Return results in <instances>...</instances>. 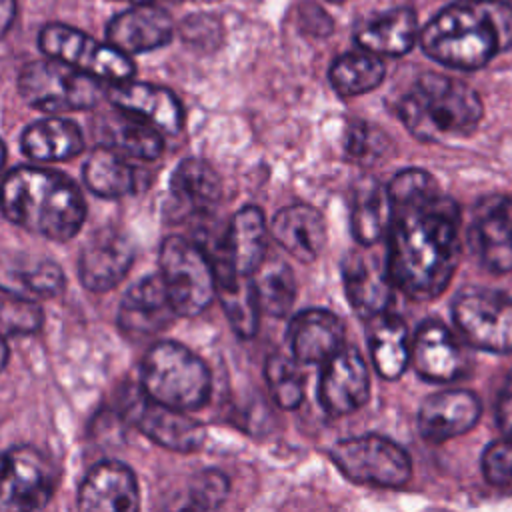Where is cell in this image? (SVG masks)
<instances>
[{"instance_id": "6da1fadb", "label": "cell", "mask_w": 512, "mask_h": 512, "mask_svg": "<svg viewBox=\"0 0 512 512\" xmlns=\"http://www.w3.org/2000/svg\"><path fill=\"white\" fill-rule=\"evenodd\" d=\"M388 194L390 280L412 300H432L446 290L458 266V204L420 168L398 172L388 184Z\"/></svg>"}, {"instance_id": "7a4b0ae2", "label": "cell", "mask_w": 512, "mask_h": 512, "mask_svg": "<svg viewBox=\"0 0 512 512\" xmlns=\"http://www.w3.org/2000/svg\"><path fill=\"white\" fill-rule=\"evenodd\" d=\"M422 50L436 62L476 70L512 44V6L466 0L444 8L420 32Z\"/></svg>"}, {"instance_id": "3957f363", "label": "cell", "mask_w": 512, "mask_h": 512, "mask_svg": "<svg viewBox=\"0 0 512 512\" xmlns=\"http://www.w3.org/2000/svg\"><path fill=\"white\" fill-rule=\"evenodd\" d=\"M0 210L12 224L56 242L74 238L86 218L84 198L70 178L32 166L4 176Z\"/></svg>"}, {"instance_id": "277c9868", "label": "cell", "mask_w": 512, "mask_h": 512, "mask_svg": "<svg viewBox=\"0 0 512 512\" xmlns=\"http://www.w3.org/2000/svg\"><path fill=\"white\" fill-rule=\"evenodd\" d=\"M482 114L484 106L474 88L436 72L422 74L398 102L404 126L426 142L466 136Z\"/></svg>"}, {"instance_id": "5b68a950", "label": "cell", "mask_w": 512, "mask_h": 512, "mask_svg": "<svg viewBox=\"0 0 512 512\" xmlns=\"http://www.w3.org/2000/svg\"><path fill=\"white\" fill-rule=\"evenodd\" d=\"M210 370L184 344L162 340L150 346L142 360V392L176 410L192 412L208 402Z\"/></svg>"}, {"instance_id": "8992f818", "label": "cell", "mask_w": 512, "mask_h": 512, "mask_svg": "<svg viewBox=\"0 0 512 512\" xmlns=\"http://www.w3.org/2000/svg\"><path fill=\"white\" fill-rule=\"evenodd\" d=\"M18 92L44 112L86 110L98 104L102 86L98 78L56 58L26 64L18 74Z\"/></svg>"}, {"instance_id": "52a82bcc", "label": "cell", "mask_w": 512, "mask_h": 512, "mask_svg": "<svg viewBox=\"0 0 512 512\" xmlns=\"http://www.w3.org/2000/svg\"><path fill=\"white\" fill-rule=\"evenodd\" d=\"M160 276L178 316L202 314L216 296L212 262L198 242L168 236L160 246Z\"/></svg>"}, {"instance_id": "ba28073f", "label": "cell", "mask_w": 512, "mask_h": 512, "mask_svg": "<svg viewBox=\"0 0 512 512\" xmlns=\"http://www.w3.org/2000/svg\"><path fill=\"white\" fill-rule=\"evenodd\" d=\"M330 458L348 480L368 486L398 488L408 482L412 472L404 448L378 434L338 440L330 448Z\"/></svg>"}, {"instance_id": "9c48e42d", "label": "cell", "mask_w": 512, "mask_h": 512, "mask_svg": "<svg viewBox=\"0 0 512 512\" xmlns=\"http://www.w3.org/2000/svg\"><path fill=\"white\" fill-rule=\"evenodd\" d=\"M452 316L462 338L474 348L512 352V298L498 290L466 288L454 304Z\"/></svg>"}, {"instance_id": "30bf717a", "label": "cell", "mask_w": 512, "mask_h": 512, "mask_svg": "<svg viewBox=\"0 0 512 512\" xmlns=\"http://www.w3.org/2000/svg\"><path fill=\"white\" fill-rule=\"evenodd\" d=\"M38 46L48 58L62 60L98 80L124 82L134 76V62L112 44H104L66 24H48L38 36Z\"/></svg>"}, {"instance_id": "8fae6325", "label": "cell", "mask_w": 512, "mask_h": 512, "mask_svg": "<svg viewBox=\"0 0 512 512\" xmlns=\"http://www.w3.org/2000/svg\"><path fill=\"white\" fill-rule=\"evenodd\" d=\"M54 486L52 464L40 450L18 446L0 454V512L40 510Z\"/></svg>"}, {"instance_id": "7c38bea8", "label": "cell", "mask_w": 512, "mask_h": 512, "mask_svg": "<svg viewBox=\"0 0 512 512\" xmlns=\"http://www.w3.org/2000/svg\"><path fill=\"white\" fill-rule=\"evenodd\" d=\"M468 246L488 272H512V196L488 194L474 204Z\"/></svg>"}, {"instance_id": "4fadbf2b", "label": "cell", "mask_w": 512, "mask_h": 512, "mask_svg": "<svg viewBox=\"0 0 512 512\" xmlns=\"http://www.w3.org/2000/svg\"><path fill=\"white\" fill-rule=\"evenodd\" d=\"M342 282L352 310L364 320L388 310L392 300V280L386 256L370 246L354 248L342 262Z\"/></svg>"}, {"instance_id": "5bb4252c", "label": "cell", "mask_w": 512, "mask_h": 512, "mask_svg": "<svg viewBox=\"0 0 512 512\" xmlns=\"http://www.w3.org/2000/svg\"><path fill=\"white\" fill-rule=\"evenodd\" d=\"M132 262V240L122 230L104 226L84 242L78 258V276L84 288L108 292L126 278Z\"/></svg>"}, {"instance_id": "9a60e30c", "label": "cell", "mask_w": 512, "mask_h": 512, "mask_svg": "<svg viewBox=\"0 0 512 512\" xmlns=\"http://www.w3.org/2000/svg\"><path fill=\"white\" fill-rule=\"evenodd\" d=\"M370 396V374L356 348L342 346L322 364L318 400L332 416H346L366 404Z\"/></svg>"}, {"instance_id": "2e32d148", "label": "cell", "mask_w": 512, "mask_h": 512, "mask_svg": "<svg viewBox=\"0 0 512 512\" xmlns=\"http://www.w3.org/2000/svg\"><path fill=\"white\" fill-rule=\"evenodd\" d=\"M410 362L430 382H454L470 370L462 342L438 320H428L416 330L410 340Z\"/></svg>"}, {"instance_id": "e0dca14e", "label": "cell", "mask_w": 512, "mask_h": 512, "mask_svg": "<svg viewBox=\"0 0 512 512\" xmlns=\"http://www.w3.org/2000/svg\"><path fill=\"white\" fill-rule=\"evenodd\" d=\"M128 418L144 436L168 450L192 452L198 450L206 438V430L198 420L186 416L182 410L164 406L146 394L130 402Z\"/></svg>"}, {"instance_id": "ac0fdd59", "label": "cell", "mask_w": 512, "mask_h": 512, "mask_svg": "<svg viewBox=\"0 0 512 512\" xmlns=\"http://www.w3.org/2000/svg\"><path fill=\"white\" fill-rule=\"evenodd\" d=\"M268 228L260 208L244 206L238 210L224 230V234L212 244H200L208 258H224L232 264L236 274L252 276L266 258Z\"/></svg>"}, {"instance_id": "d6986e66", "label": "cell", "mask_w": 512, "mask_h": 512, "mask_svg": "<svg viewBox=\"0 0 512 512\" xmlns=\"http://www.w3.org/2000/svg\"><path fill=\"white\" fill-rule=\"evenodd\" d=\"M482 414L478 396L464 388L442 390L428 396L418 412V432L432 444L446 442L472 430Z\"/></svg>"}, {"instance_id": "ffe728a7", "label": "cell", "mask_w": 512, "mask_h": 512, "mask_svg": "<svg viewBox=\"0 0 512 512\" xmlns=\"http://www.w3.org/2000/svg\"><path fill=\"white\" fill-rule=\"evenodd\" d=\"M140 504L134 472L122 462L96 464L80 484L78 506L88 512H132Z\"/></svg>"}, {"instance_id": "44dd1931", "label": "cell", "mask_w": 512, "mask_h": 512, "mask_svg": "<svg viewBox=\"0 0 512 512\" xmlns=\"http://www.w3.org/2000/svg\"><path fill=\"white\" fill-rule=\"evenodd\" d=\"M172 18L166 10L148 4H134L132 8L116 14L108 28V44L132 56L156 50L172 38Z\"/></svg>"}, {"instance_id": "7402d4cb", "label": "cell", "mask_w": 512, "mask_h": 512, "mask_svg": "<svg viewBox=\"0 0 512 512\" xmlns=\"http://www.w3.org/2000/svg\"><path fill=\"white\" fill-rule=\"evenodd\" d=\"M178 316L168 298L160 274L140 278L124 294L118 308V324L130 336H146L164 330Z\"/></svg>"}, {"instance_id": "603a6c76", "label": "cell", "mask_w": 512, "mask_h": 512, "mask_svg": "<svg viewBox=\"0 0 512 512\" xmlns=\"http://www.w3.org/2000/svg\"><path fill=\"white\" fill-rule=\"evenodd\" d=\"M110 102L134 116H140L166 134H176L184 122V110L174 92L146 82H114Z\"/></svg>"}, {"instance_id": "cb8c5ba5", "label": "cell", "mask_w": 512, "mask_h": 512, "mask_svg": "<svg viewBox=\"0 0 512 512\" xmlns=\"http://www.w3.org/2000/svg\"><path fill=\"white\" fill-rule=\"evenodd\" d=\"M288 340L298 362L324 364L344 346V326L336 314L322 308H308L292 318Z\"/></svg>"}, {"instance_id": "d4e9b609", "label": "cell", "mask_w": 512, "mask_h": 512, "mask_svg": "<svg viewBox=\"0 0 512 512\" xmlns=\"http://www.w3.org/2000/svg\"><path fill=\"white\" fill-rule=\"evenodd\" d=\"M274 240L296 260L312 262L326 244V224L322 214L304 204L282 208L270 228Z\"/></svg>"}, {"instance_id": "484cf974", "label": "cell", "mask_w": 512, "mask_h": 512, "mask_svg": "<svg viewBox=\"0 0 512 512\" xmlns=\"http://www.w3.org/2000/svg\"><path fill=\"white\" fill-rule=\"evenodd\" d=\"M366 338L376 372L386 378H398L410 362V336L404 320L388 310L366 318Z\"/></svg>"}, {"instance_id": "4316f807", "label": "cell", "mask_w": 512, "mask_h": 512, "mask_svg": "<svg viewBox=\"0 0 512 512\" xmlns=\"http://www.w3.org/2000/svg\"><path fill=\"white\" fill-rule=\"evenodd\" d=\"M100 138L114 152L138 160H156L164 150L158 128L120 108L100 120Z\"/></svg>"}, {"instance_id": "83f0119b", "label": "cell", "mask_w": 512, "mask_h": 512, "mask_svg": "<svg viewBox=\"0 0 512 512\" xmlns=\"http://www.w3.org/2000/svg\"><path fill=\"white\" fill-rule=\"evenodd\" d=\"M354 38L362 50L376 56H402L418 38V18L412 8H396L362 24Z\"/></svg>"}, {"instance_id": "f1b7e54d", "label": "cell", "mask_w": 512, "mask_h": 512, "mask_svg": "<svg viewBox=\"0 0 512 512\" xmlns=\"http://www.w3.org/2000/svg\"><path fill=\"white\" fill-rule=\"evenodd\" d=\"M22 152L40 162H60L78 156L84 148L82 130L66 118H42L22 132Z\"/></svg>"}, {"instance_id": "f546056e", "label": "cell", "mask_w": 512, "mask_h": 512, "mask_svg": "<svg viewBox=\"0 0 512 512\" xmlns=\"http://www.w3.org/2000/svg\"><path fill=\"white\" fill-rule=\"evenodd\" d=\"M392 216V202L388 186L374 178H366L356 184L352 192L350 230L358 244L374 246L388 232Z\"/></svg>"}, {"instance_id": "4dcf8cb0", "label": "cell", "mask_w": 512, "mask_h": 512, "mask_svg": "<svg viewBox=\"0 0 512 512\" xmlns=\"http://www.w3.org/2000/svg\"><path fill=\"white\" fill-rule=\"evenodd\" d=\"M170 192L178 206L190 212H208L222 196V184L216 170L198 158L182 160L172 178Z\"/></svg>"}, {"instance_id": "1f68e13d", "label": "cell", "mask_w": 512, "mask_h": 512, "mask_svg": "<svg viewBox=\"0 0 512 512\" xmlns=\"http://www.w3.org/2000/svg\"><path fill=\"white\" fill-rule=\"evenodd\" d=\"M82 174L84 184L100 198H120L138 188L134 166L108 146H100L88 156Z\"/></svg>"}, {"instance_id": "d6a6232c", "label": "cell", "mask_w": 512, "mask_h": 512, "mask_svg": "<svg viewBox=\"0 0 512 512\" xmlns=\"http://www.w3.org/2000/svg\"><path fill=\"white\" fill-rule=\"evenodd\" d=\"M64 288V274L52 260H22L0 264V290L32 298L56 296Z\"/></svg>"}, {"instance_id": "836d02e7", "label": "cell", "mask_w": 512, "mask_h": 512, "mask_svg": "<svg viewBox=\"0 0 512 512\" xmlns=\"http://www.w3.org/2000/svg\"><path fill=\"white\" fill-rule=\"evenodd\" d=\"M384 74V62L376 54L364 50L338 56L328 70V80L340 96L350 98L366 94L380 86Z\"/></svg>"}, {"instance_id": "e575fe53", "label": "cell", "mask_w": 512, "mask_h": 512, "mask_svg": "<svg viewBox=\"0 0 512 512\" xmlns=\"http://www.w3.org/2000/svg\"><path fill=\"white\" fill-rule=\"evenodd\" d=\"M252 284L260 312L284 316L296 298V280L290 266L282 260H266L252 274Z\"/></svg>"}, {"instance_id": "d590c367", "label": "cell", "mask_w": 512, "mask_h": 512, "mask_svg": "<svg viewBox=\"0 0 512 512\" xmlns=\"http://www.w3.org/2000/svg\"><path fill=\"white\" fill-rule=\"evenodd\" d=\"M216 298L222 310L240 338H252L258 330L260 306L256 300L252 276H234L224 282H216Z\"/></svg>"}, {"instance_id": "8d00e7d4", "label": "cell", "mask_w": 512, "mask_h": 512, "mask_svg": "<svg viewBox=\"0 0 512 512\" xmlns=\"http://www.w3.org/2000/svg\"><path fill=\"white\" fill-rule=\"evenodd\" d=\"M264 380L276 406L284 410H294L300 406L304 398V380L298 364L292 358L280 352L270 354L264 362Z\"/></svg>"}, {"instance_id": "74e56055", "label": "cell", "mask_w": 512, "mask_h": 512, "mask_svg": "<svg viewBox=\"0 0 512 512\" xmlns=\"http://www.w3.org/2000/svg\"><path fill=\"white\" fill-rule=\"evenodd\" d=\"M0 326L12 334H30L42 326V310L30 298L14 296L0 300Z\"/></svg>"}, {"instance_id": "f35d334b", "label": "cell", "mask_w": 512, "mask_h": 512, "mask_svg": "<svg viewBox=\"0 0 512 512\" xmlns=\"http://www.w3.org/2000/svg\"><path fill=\"white\" fill-rule=\"evenodd\" d=\"M482 474L492 486H512V438H500L484 448Z\"/></svg>"}, {"instance_id": "ab89813d", "label": "cell", "mask_w": 512, "mask_h": 512, "mask_svg": "<svg viewBox=\"0 0 512 512\" xmlns=\"http://www.w3.org/2000/svg\"><path fill=\"white\" fill-rule=\"evenodd\" d=\"M230 490L228 478L218 470H204L198 476H194V482L190 486V506L200 510H212L218 508Z\"/></svg>"}, {"instance_id": "60d3db41", "label": "cell", "mask_w": 512, "mask_h": 512, "mask_svg": "<svg viewBox=\"0 0 512 512\" xmlns=\"http://www.w3.org/2000/svg\"><path fill=\"white\" fill-rule=\"evenodd\" d=\"M388 148V138L378 126L356 122L350 126L346 134V150L350 156L358 160H370L378 158Z\"/></svg>"}, {"instance_id": "b9f144b4", "label": "cell", "mask_w": 512, "mask_h": 512, "mask_svg": "<svg viewBox=\"0 0 512 512\" xmlns=\"http://www.w3.org/2000/svg\"><path fill=\"white\" fill-rule=\"evenodd\" d=\"M496 424L502 432L512 436V370L506 376L496 402Z\"/></svg>"}, {"instance_id": "7bdbcfd3", "label": "cell", "mask_w": 512, "mask_h": 512, "mask_svg": "<svg viewBox=\"0 0 512 512\" xmlns=\"http://www.w3.org/2000/svg\"><path fill=\"white\" fill-rule=\"evenodd\" d=\"M16 18V0H0V40L10 30Z\"/></svg>"}, {"instance_id": "ee69618b", "label": "cell", "mask_w": 512, "mask_h": 512, "mask_svg": "<svg viewBox=\"0 0 512 512\" xmlns=\"http://www.w3.org/2000/svg\"><path fill=\"white\" fill-rule=\"evenodd\" d=\"M8 358H10V350H8V344H6V340L0 336V372L6 368V364H8Z\"/></svg>"}, {"instance_id": "f6af8a7d", "label": "cell", "mask_w": 512, "mask_h": 512, "mask_svg": "<svg viewBox=\"0 0 512 512\" xmlns=\"http://www.w3.org/2000/svg\"><path fill=\"white\" fill-rule=\"evenodd\" d=\"M4 158H6V148H4V142L0 140V168L4 164Z\"/></svg>"}, {"instance_id": "bcb514c9", "label": "cell", "mask_w": 512, "mask_h": 512, "mask_svg": "<svg viewBox=\"0 0 512 512\" xmlns=\"http://www.w3.org/2000/svg\"><path fill=\"white\" fill-rule=\"evenodd\" d=\"M120 2H130V4H148L152 0H120Z\"/></svg>"}, {"instance_id": "7dc6e473", "label": "cell", "mask_w": 512, "mask_h": 512, "mask_svg": "<svg viewBox=\"0 0 512 512\" xmlns=\"http://www.w3.org/2000/svg\"><path fill=\"white\" fill-rule=\"evenodd\" d=\"M330 2H344V0H330Z\"/></svg>"}]
</instances>
